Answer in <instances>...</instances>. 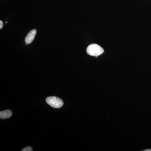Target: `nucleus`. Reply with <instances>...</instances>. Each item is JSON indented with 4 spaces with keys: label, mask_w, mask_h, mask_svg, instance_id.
<instances>
[{
    "label": "nucleus",
    "mask_w": 151,
    "mask_h": 151,
    "mask_svg": "<svg viewBox=\"0 0 151 151\" xmlns=\"http://www.w3.org/2000/svg\"><path fill=\"white\" fill-rule=\"evenodd\" d=\"M104 50L101 46L96 44L90 45L86 48V52L91 56L97 58L104 52Z\"/></svg>",
    "instance_id": "nucleus-1"
},
{
    "label": "nucleus",
    "mask_w": 151,
    "mask_h": 151,
    "mask_svg": "<svg viewBox=\"0 0 151 151\" xmlns=\"http://www.w3.org/2000/svg\"><path fill=\"white\" fill-rule=\"evenodd\" d=\"M46 102L49 105L53 108H60L63 105V101L61 99L54 96L47 98Z\"/></svg>",
    "instance_id": "nucleus-2"
},
{
    "label": "nucleus",
    "mask_w": 151,
    "mask_h": 151,
    "mask_svg": "<svg viewBox=\"0 0 151 151\" xmlns=\"http://www.w3.org/2000/svg\"><path fill=\"white\" fill-rule=\"evenodd\" d=\"M36 29H33L31 30L28 33L25 39V42L27 44H29L32 42L34 40L36 34Z\"/></svg>",
    "instance_id": "nucleus-3"
},
{
    "label": "nucleus",
    "mask_w": 151,
    "mask_h": 151,
    "mask_svg": "<svg viewBox=\"0 0 151 151\" xmlns=\"http://www.w3.org/2000/svg\"><path fill=\"white\" fill-rule=\"evenodd\" d=\"M12 115V113L9 110L1 111L0 112V118L1 119H6L10 118Z\"/></svg>",
    "instance_id": "nucleus-4"
},
{
    "label": "nucleus",
    "mask_w": 151,
    "mask_h": 151,
    "mask_svg": "<svg viewBox=\"0 0 151 151\" xmlns=\"http://www.w3.org/2000/svg\"><path fill=\"white\" fill-rule=\"evenodd\" d=\"M32 148L30 147H27L22 150V151H32Z\"/></svg>",
    "instance_id": "nucleus-5"
},
{
    "label": "nucleus",
    "mask_w": 151,
    "mask_h": 151,
    "mask_svg": "<svg viewBox=\"0 0 151 151\" xmlns=\"http://www.w3.org/2000/svg\"><path fill=\"white\" fill-rule=\"evenodd\" d=\"M4 24H3V22L2 21H0V29H1L3 27Z\"/></svg>",
    "instance_id": "nucleus-6"
},
{
    "label": "nucleus",
    "mask_w": 151,
    "mask_h": 151,
    "mask_svg": "<svg viewBox=\"0 0 151 151\" xmlns=\"http://www.w3.org/2000/svg\"><path fill=\"white\" fill-rule=\"evenodd\" d=\"M144 151H151V149H147V150H145Z\"/></svg>",
    "instance_id": "nucleus-7"
}]
</instances>
